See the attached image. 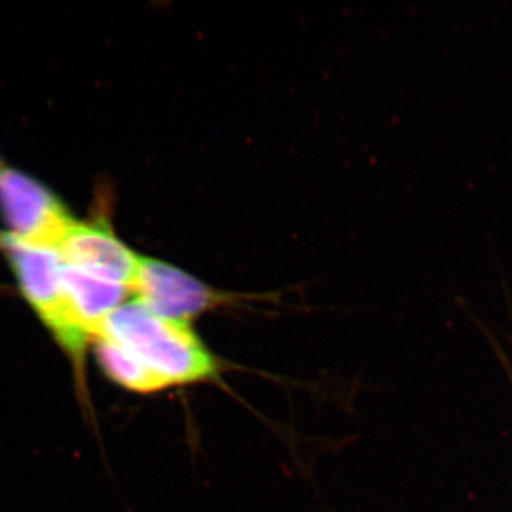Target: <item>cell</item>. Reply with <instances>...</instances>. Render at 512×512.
<instances>
[{
    "label": "cell",
    "instance_id": "obj_5",
    "mask_svg": "<svg viewBox=\"0 0 512 512\" xmlns=\"http://www.w3.org/2000/svg\"><path fill=\"white\" fill-rule=\"evenodd\" d=\"M59 254L63 264L103 276L128 288L140 262V255L128 248L113 229L79 221L74 222L60 245Z\"/></svg>",
    "mask_w": 512,
    "mask_h": 512
},
{
    "label": "cell",
    "instance_id": "obj_1",
    "mask_svg": "<svg viewBox=\"0 0 512 512\" xmlns=\"http://www.w3.org/2000/svg\"><path fill=\"white\" fill-rule=\"evenodd\" d=\"M96 338L126 349L165 389L207 382L218 375L217 360L190 323L165 319L134 299L111 313Z\"/></svg>",
    "mask_w": 512,
    "mask_h": 512
},
{
    "label": "cell",
    "instance_id": "obj_4",
    "mask_svg": "<svg viewBox=\"0 0 512 512\" xmlns=\"http://www.w3.org/2000/svg\"><path fill=\"white\" fill-rule=\"evenodd\" d=\"M130 291L134 301L157 315L190 325L201 313L231 299L167 262L144 256H140Z\"/></svg>",
    "mask_w": 512,
    "mask_h": 512
},
{
    "label": "cell",
    "instance_id": "obj_7",
    "mask_svg": "<svg viewBox=\"0 0 512 512\" xmlns=\"http://www.w3.org/2000/svg\"><path fill=\"white\" fill-rule=\"evenodd\" d=\"M93 345L101 369L114 383L136 393L147 394L165 390L158 377L117 343L106 338H96Z\"/></svg>",
    "mask_w": 512,
    "mask_h": 512
},
{
    "label": "cell",
    "instance_id": "obj_8",
    "mask_svg": "<svg viewBox=\"0 0 512 512\" xmlns=\"http://www.w3.org/2000/svg\"><path fill=\"white\" fill-rule=\"evenodd\" d=\"M2 168H3V165H2V163H0V170H2Z\"/></svg>",
    "mask_w": 512,
    "mask_h": 512
},
{
    "label": "cell",
    "instance_id": "obj_3",
    "mask_svg": "<svg viewBox=\"0 0 512 512\" xmlns=\"http://www.w3.org/2000/svg\"><path fill=\"white\" fill-rule=\"evenodd\" d=\"M0 212L10 235L33 247L56 251L77 221L46 185L5 167L0 170Z\"/></svg>",
    "mask_w": 512,
    "mask_h": 512
},
{
    "label": "cell",
    "instance_id": "obj_2",
    "mask_svg": "<svg viewBox=\"0 0 512 512\" xmlns=\"http://www.w3.org/2000/svg\"><path fill=\"white\" fill-rule=\"evenodd\" d=\"M0 248L26 301L69 356L77 375L83 377L87 349L93 342L77 323L67 301L59 251L25 244L9 232H0Z\"/></svg>",
    "mask_w": 512,
    "mask_h": 512
},
{
    "label": "cell",
    "instance_id": "obj_6",
    "mask_svg": "<svg viewBox=\"0 0 512 512\" xmlns=\"http://www.w3.org/2000/svg\"><path fill=\"white\" fill-rule=\"evenodd\" d=\"M63 284L73 316L92 342L106 319L131 295L126 285L66 264H63Z\"/></svg>",
    "mask_w": 512,
    "mask_h": 512
}]
</instances>
